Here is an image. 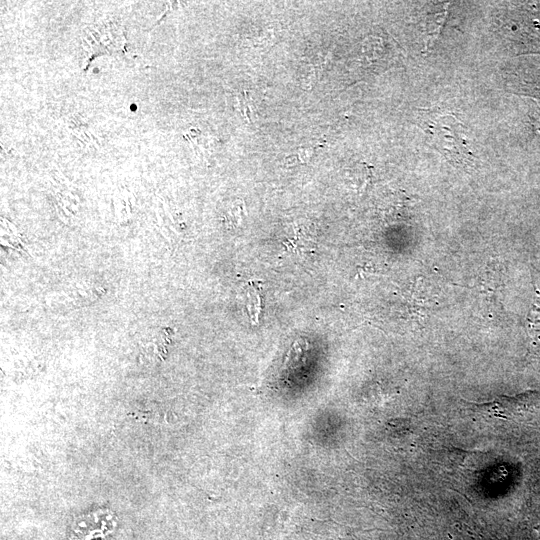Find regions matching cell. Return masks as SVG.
<instances>
[{"mask_svg": "<svg viewBox=\"0 0 540 540\" xmlns=\"http://www.w3.org/2000/svg\"><path fill=\"white\" fill-rule=\"evenodd\" d=\"M246 308L251 323L257 324L262 311V295L256 282H251L248 286Z\"/></svg>", "mask_w": 540, "mask_h": 540, "instance_id": "2", "label": "cell"}, {"mask_svg": "<svg viewBox=\"0 0 540 540\" xmlns=\"http://www.w3.org/2000/svg\"><path fill=\"white\" fill-rule=\"evenodd\" d=\"M419 125L431 144L449 160L465 163L473 157L468 145L467 129L453 115L423 110Z\"/></svg>", "mask_w": 540, "mask_h": 540, "instance_id": "1", "label": "cell"}, {"mask_svg": "<svg viewBox=\"0 0 540 540\" xmlns=\"http://www.w3.org/2000/svg\"><path fill=\"white\" fill-rule=\"evenodd\" d=\"M530 118L535 133L540 136V109L534 110Z\"/></svg>", "mask_w": 540, "mask_h": 540, "instance_id": "5", "label": "cell"}, {"mask_svg": "<svg viewBox=\"0 0 540 540\" xmlns=\"http://www.w3.org/2000/svg\"><path fill=\"white\" fill-rule=\"evenodd\" d=\"M238 109L243 114L244 118L249 120L253 113L252 99L247 92H243L238 97Z\"/></svg>", "mask_w": 540, "mask_h": 540, "instance_id": "3", "label": "cell"}, {"mask_svg": "<svg viewBox=\"0 0 540 540\" xmlns=\"http://www.w3.org/2000/svg\"><path fill=\"white\" fill-rule=\"evenodd\" d=\"M316 151V147H307V148H302V149H299L297 154H296V158L302 162V163H307L311 157H313L314 153Z\"/></svg>", "mask_w": 540, "mask_h": 540, "instance_id": "4", "label": "cell"}]
</instances>
